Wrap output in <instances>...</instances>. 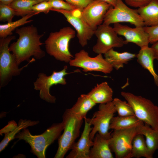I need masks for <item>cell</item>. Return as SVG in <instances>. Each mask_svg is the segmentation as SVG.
<instances>
[{"instance_id":"cell-1","label":"cell","mask_w":158,"mask_h":158,"mask_svg":"<svg viewBox=\"0 0 158 158\" xmlns=\"http://www.w3.org/2000/svg\"><path fill=\"white\" fill-rule=\"evenodd\" d=\"M16 32L19 38L11 44L9 49L15 56L18 66L23 61H30L31 56L39 59L45 56L40 47L43 43L40 41L44 34H39L36 27L32 25L17 28Z\"/></svg>"},{"instance_id":"cell-2","label":"cell","mask_w":158,"mask_h":158,"mask_svg":"<svg viewBox=\"0 0 158 158\" xmlns=\"http://www.w3.org/2000/svg\"><path fill=\"white\" fill-rule=\"evenodd\" d=\"M64 129V124L61 122L54 123L43 133L32 135L26 128L18 133L15 138L18 141L23 140L31 147V152L38 158H45L46 152L48 147L58 139Z\"/></svg>"},{"instance_id":"cell-3","label":"cell","mask_w":158,"mask_h":158,"mask_svg":"<svg viewBox=\"0 0 158 158\" xmlns=\"http://www.w3.org/2000/svg\"><path fill=\"white\" fill-rule=\"evenodd\" d=\"M75 35V31L68 26L51 32L45 41L47 53L57 60L69 63L74 58L70 51L69 44Z\"/></svg>"},{"instance_id":"cell-4","label":"cell","mask_w":158,"mask_h":158,"mask_svg":"<svg viewBox=\"0 0 158 158\" xmlns=\"http://www.w3.org/2000/svg\"><path fill=\"white\" fill-rule=\"evenodd\" d=\"M121 96L131 106L135 115L144 123L158 130V107L150 100L128 92H122Z\"/></svg>"},{"instance_id":"cell-5","label":"cell","mask_w":158,"mask_h":158,"mask_svg":"<svg viewBox=\"0 0 158 158\" xmlns=\"http://www.w3.org/2000/svg\"><path fill=\"white\" fill-rule=\"evenodd\" d=\"M63 132L58 138V147L54 158H63L79 136L83 120L77 118L69 109L66 110L62 116Z\"/></svg>"},{"instance_id":"cell-6","label":"cell","mask_w":158,"mask_h":158,"mask_svg":"<svg viewBox=\"0 0 158 158\" xmlns=\"http://www.w3.org/2000/svg\"><path fill=\"white\" fill-rule=\"evenodd\" d=\"M16 39L11 35L0 39V81L1 87H4L11 80L12 77L20 74L21 71L30 63L35 61L32 58L28 63L19 68L15 56L11 54L8 45L10 42Z\"/></svg>"},{"instance_id":"cell-7","label":"cell","mask_w":158,"mask_h":158,"mask_svg":"<svg viewBox=\"0 0 158 158\" xmlns=\"http://www.w3.org/2000/svg\"><path fill=\"white\" fill-rule=\"evenodd\" d=\"M115 107L112 101L105 104H100L98 110L94 113L91 118L85 117L87 121L93 125L90 138L92 140L97 132L104 138L109 140L111 133L109 132L111 121L116 112Z\"/></svg>"},{"instance_id":"cell-8","label":"cell","mask_w":158,"mask_h":158,"mask_svg":"<svg viewBox=\"0 0 158 158\" xmlns=\"http://www.w3.org/2000/svg\"><path fill=\"white\" fill-rule=\"evenodd\" d=\"M121 22L128 23L135 27L145 26L137 9L131 8L122 0H117L115 7H111L107 12L103 23L110 25Z\"/></svg>"},{"instance_id":"cell-9","label":"cell","mask_w":158,"mask_h":158,"mask_svg":"<svg viewBox=\"0 0 158 158\" xmlns=\"http://www.w3.org/2000/svg\"><path fill=\"white\" fill-rule=\"evenodd\" d=\"M136 127L114 130L111 133L109 145L116 158H130L133 140L137 134Z\"/></svg>"},{"instance_id":"cell-10","label":"cell","mask_w":158,"mask_h":158,"mask_svg":"<svg viewBox=\"0 0 158 158\" xmlns=\"http://www.w3.org/2000/svg\"><path fill=\"white\" fill-rule=\"evenodd\" d=\"M97 38L96 44L92 50L98 54H105L114 47L119 48L124 44V40L119 37L113 28L110 25L102 23L99 25L94 31Z\"/></svg>"},{"instance_id":"cell-11","label":"cell","mask_w":158,"mask_h":158,"mask_svg":"<svg viewBox=\"0 0 158 158\" xmlns=\"http://www.w3.org/2000/svg\"><path fill=\"white\" fill-rule=\"evenodd\" d=\"M67 66H65L61 71H54L49 76L42 73L38 74V78L34 83V89L40 91L39 96L41 99L51 103L56 102V98L50 94V88L54 85L66 84L64 77L69 73L67 72Z\"/></svg>"},{"instance_id":"cell-12","label":"cell","mask_w":158,"mask_h":158,"mask_svg":"<svg viewBox=\"0 0 158 158\" xmlns=\"http://www.w3.org/2000/svg\"><path fill=\"white\" fill-rule=\"evenodd\" d=\"M69 64L71 66L82 68L83 71L85 72L96 71L109 74L111 72L113 68L103 57L102 54H98L95 57H91L84 49L76 53Z\"/></svg>"},{"instance_id":"cell-13","label":"cell","mask_w":158,"mask_h":158,"mask_svg":"<svg viewBox=\"0 0 158 158\" xmlns=\"http://www.w3.org/2000/svg\"><path fill=\"white\" fill-rule=\"evenodd\" d=\"M111 7L105 1L94 0L82 11V16L89 26L95 30L103 22L107 12Z\"/></svg>"},{"instance_id":"cell-14","label":"cell","mask_w":158,"mask_h":158,"mask_svg":"<svg viewBox=\"0 0 158 158\" xmlns=\"http://www.w3.org/2000/svg\"><path fill=\"white\" fill-rule=\"evenodd\" d=\"M144 27L132 28L118 23L114 24L113 28L118 35L125 37V44L133 43L141 48L148 46L150 43L149 35Z\"/></svg>"},{"instance_id":"cell-15","label":"cell","mask_w":158,"mask_h":158,"mask_svg":"<svg viewBox=\"0 0 158 158\" xmlns=\"http://www.w3.org/2000/svg\"><path fill=\"white\" fill-rule=\"evenodd\" d=\"M51 11H56L63 14L67 21L74 28L79 43L82 47L87 44V42L94 35V31L81 17L73 16L71 11L61 9H51Z\"/></svg>"},{"instance_id":"cell-16","label":"cell","mask_w":158,"mask_h":158,"mask_svg":"<svg viewBox=\"0 0 158 158\" xmlns=\"http://www.w3.org/2000/svg\"><path fill=\"white\" fill-rule=\"evenodd\" d=\"M85 126L81 136L76 142L72 145L71 151L67 158H90V147L93 145V140L90 138L92 127L85 118Z\"/></svg>"},{"instance_id":"cell-17","label":"cell","mask_w":158,"mask_h":158,"mask_svg":"<svg viewBox=\"0 0 158 158\" xmlns=\"http://www.w3.org/2000/svg\"><path fill=\"white\" fill-rule=\"evenodd\" d=\"M136 58L138 62L149 72L153 77L155 84L158 87V75L154 66L153 62L155 59L151 47L147 46L140 48Z\"/></svg>"},{"instance_id":"cell-18","label":"cell","mask_w":158,"mask_h":158,"mask_svg":"<svg viewBox=\"0 0 158 158\" xmlns=\"http://www.w3.org/2000/svg\"><path fill=\"white\" fill-rule=\"evenodd\" d=\"M87 94L96 104H105L113 100V90L106 82L97 84Z\"/></svg>"},{"instance_id":"cell-19","label":"cell","mask_w":158,"mask_h":158,"mask_svg":"<svg viewBox=\"0 0 158 158\" xmlns=\"http://www.w3.org/2000/svg\"><path fill=\"white\" fill-rule=\"evenodd\" d=\"M93 145L90 149V158H113L110 148L109 140H106L96 133L93 140Z\"/></svg>"},{"instance_id":"cell-20","label":"cell","mask_w":158,"mask_h":158,"mask_svg":"<svg viewBox=\"0 0 158 158\" xmlns=\"http://www.w3.org/2000/svg\"><path fill=\"white\" fill-rule=\"evenodd\" d=\"M136 128L137 134L145 136L149 153L152 158L154 153L158 149V130L144 123L138 126Z\"/></svg>"},{"instance_id":"cell-21","label":"cell","mask_w":158,"mask_h":158,"mask_svg":"<svg viewBox=\"0 0 158 158\" xmlns=\"http://www.w3.org/2000/svg\"><path fill=\"white\" fill-rule=\"evenodd\" d=\"M137 10L145 26L158 25V0H152L146 6L138 8Z\"/></svg>"},{"instance_id":"cell-22","label":"cell","mask_w":158,"mask_h":158,"mask_svg":"<svg viewBox=\"0 0 158 158\" xmlns=\"http://www.w3.org/2000/svg\"><path fill=\"white\" fill-rule=\"evenodd\" d=\"M104 58L116 70L123 68L124 64L136 57L137 54L128 52H118L113 48L104 54Z\"/></svg>"},{"instance_id":"cell-23","label":"cell","mask_w":158,"mask_h":158,"mask_svg":"<svg viewBox=\"0 0 158 158\" xmlns=\"http://www.w3.org/2000/svg\"><path fill=\"white\" fill-rule=\"evenodd\" d=\"M96 104L87 94H82L73 106L69 109L71 112L77 118L83 120L87 112Z\"/></svg>"},{"instance_id":"cell-24","label":"cell","mask_w":158,"mask_h":158,"mask_svg":"<svg viewBox=\"0 0 158 158\" xmlns=\"http://www.w3.org/2000/svg\"><path fill=\"white\" fill-rule=\"evenodd\" d=\"M144 123L135 115L127 116H114L111 119L109 129L119 130L135 127Z\"/></svg>"},{"instance_id":"cell-25","label":"cell","mask_w":158,"mask_h":158,"mask_svg":"<svg viewBox=\"0 0 158 158\" xmlns=\"http://www.w3.org/2000/svg\"><path fill=\"white\" fill-rule=\"evenodd\" d=\"M141 157L152 158L149 153L144 135L137 134L133 140L130 158Z\"/></svg>"},{"instance_id":"cell-26","label":"cell","mask_w":158,"mask_h":158,"mask_svg":"<svg viewBox=\"0 0 158 158\" xmlns=\"http://www.w3.org/2000/svg\"><path fill=\"white\" fill-rule=\"evenodd\" d=\"M38 121H33L30 120H20L17 126L13 130L5 134V136L0 143V152L4 150L9 142L15 138L16 135L23 129L38 124Z\"/></svg>"},{"instance_id":"cell-27","label":"cell","mask_w":158,"mask_h":158,"mask_svg":"<svg viewBox=\"0 0 158 158\" xmlns=\"http://www.w3.org/2000/svg\"><path fill=\"white\" fill-rule=\"evenodd\" d=\"M38 14V13L33 12L22 17L21 18L16 21L8 23L5 24H0V38H5L13 34L12 31L15 29L25 24L30 23L32 20H28L33 16Z\"/></svg>"},{"instance_id":"cell-28","label":"cell","mask_w":158,"mask_h":158,"mask_svg":"<svg viewBox=\"0 0 158 158\" xmlns=\"http://www.w3.org/2000/svg\"><path fill=\"white\" fill-rule=\"evenodd\" d=\"M41 0H15L9 6L15 11L16 16L23 17L33 12L32 7Z\"/></svg>"},{"instance_id":"cell-29","label":"cell","mask_w":158,"mask_h":158,"mask_svg":"<svg viewBox=\"0 0 158 158\" xmlns=\"http://www.w3.org/2000/svg\"><path fill=\"white\" fill-rule=\"evenodd\" d=\"M112 102L118 116H123L135 115L132 108L127 101L116 98L113 99Z\"/></svg>"},{"instance_id":"cell-30","label":"cell","mask_w":158,"mask_h":158,"mask_svg":"<svg viewBox=\"0 0 158 158\" xmlns=\"http://www.w3.org/2000/svg\"><path fill=\"white\" fill-rule=\"evenodd\" d=\"M15 11L9 5L0 2V20L1 21L12 22L13 18L16 16Z\"/></svg>"},{"instance_id":"cell-31","label":"cell","mask_w":158,"mask_h":158,"mask_svg":"<svg viewBox=\"0 0 158 158\" xmlns=\"http://www.w3.org/2000/svg\"><path fill=\"white\" fill-rule=\"evenodd\" d=\"M49 1L52 7V9L72 11L77 8L63 0H50Z\"/></svg>"},{"instance_id":"cell-32","label":"cell","mask_w":158,"mask_h":158,"mask_svg":"<svg viewBox=\"0 0 158 158\" xmlns=\"http://www.w3.org/2000/svg\"><path fill=\"white\" fill-rule=\"evenodd\" d=\"M52 8L49 1H44L34 5L32 8V10L38 13L43 12L45 14H47Z\"/></svg>"},{"instance_id":"cell-33","label":"cell","mask_w":158,"mask_h":158,"mask_svg":"<svg viewBox=\"0 0 158 158\" xmlns=\"http://www.w3.org/2000/svg\"><path fill=\"white\" fill-rule=\"evenodd\" d=\"M149 37L150 43L153 44L158 41V25L153 26L144 27Z\"/></svg>"},{"instance_id":"cell-34","label":"cell","mask_w":158,"mask_h":158,"mask_svg":"<svg viewBox=\"0 0 158 158\" xmlns=\"http://www.w3.org/2000/svg\"><path fill=\"white\" fill-rule=\"evenodd\" d=\"M152 0H124L126 4L128 6L140 8L145 6Z\"/></svg>"},{"instance_id":"cell-35","label":"cell","mask_w":158,"mask_h":158,"mask_svg":"<svg viewBox=\"0 0 158 158\" xmlns=\"http://www.w3.org/2000/svg\"><path fill=\"white\" fill-rule=\"evenodd\" d=\"M66 1L83 10L94 0H65Z\"/></svg>"},{"instance_id":"cell-36","label":"cell","mask_w":158,"mask_h":158,"mask_svg":"<svg viewBox=\"0 0 158 158\" xmlns=\"http://www.w3.org/2000/svg\"><path fill=\"white\" fill-rule=\"evenodd\" d=\"M17 125L16 122L14 121H9L8 124L6 126H5L4 128L1 129L3 130H0V132L4 131L3 132L4 133V134H5L13 130L17 126ZM2 133H1L0 134Z\"/></svg>"},{"instance_id":"cell-37","label":"cell","mask_w":158,"mask_h":158,"mask_svg":"<svg viewBox=\"0 0 158 158\" xmlns=\"http://www.w3.org/2000/svg\"><path fill=\"white\" fill-rule=\"evenodd\" d=\"M152 44L151 47L154 53L155 59L158 61V41Z\"/></svg>"},{"instance_id":"cell-38","label":"cell","mask_w":158,"mask_h":158,"mask_svg":"<svg viewBox=\"0 0 158 158\" xmlns=\"http://www.w3.org/2000/svg\"><path fill=\"white\" fill-rule=\"evenodd\" d=\"M105 1L110 5L112 7H115L117 4V0H99Z\"/></svg>"},{"instance_id":"cell-39","label":"cell","mask_w":158,"mask_h":158,"mask_svg":"<svg viewBox=\"0 0 158 158\" xmlns=\"http://www.w3.org/2000/svg\"><path fill=\"white\" fill-rule=\"evenodd\" d=\"M15 0H0L1 3L4 4L9 5Z\"/></svg>"},{"instance_id":"cell-40","label":"cell","mask_w":158,"mask_h":158,"mask_svg":"<svg viewBox=\"0 0 158 158\" xmlns=\"http://www.w3.org/2000/svg\"><path fill=\"white\" fill-rule=\"evenodd\" d=\"M41 1H49L50 0H41Z\"/></svg>"}]
</instances>
